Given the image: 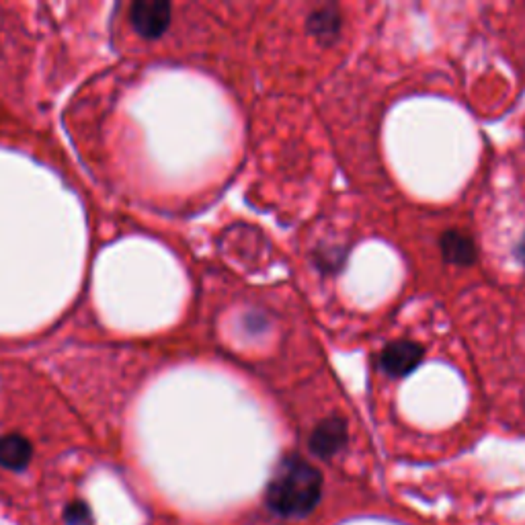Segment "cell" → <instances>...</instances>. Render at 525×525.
Segmentation results:
<instances>
[{
  "label": "cell",
  "instance_id": "5b68a950",
  "mask_svg": "<svg viewBox=\"0 0 525 525\" xmlns=\"http://www.w3.org/2000/svg\"><path fill=\"white\" fill-rule=\"evenodd\" d=\"M439 247H441L443 259L458 267H468L476 259L474 240L462 230H448L441 236Z\"/></svg>",
  "mask_w": 525,
  "mask_h": 525
},
{
  "label": "cell",
  "instance_id": "52a82bcc",
  "mask_svg": "<svg viewBox=\"0 0 525 525\" xmlns=\"http://www.w3.org/2000/svg\"><path fill=\"white\" fill-rule=\"evenodd\" d=\"M339 29H341V15L335 7L318 9L308 19V31L322 44L335 42Z\"/></svg>",
  "mask_w": 525,
  "mask_h": 525
},
{
  "label": "cell",
  "instance_id": "3957f363",
  "mask_svg": "<svg viewBox=\"0 0 525 525\" xmlns=\"http://www.w3.org/2000/svg\"><path fill=\"white\" fill-rule=\"evenodd\" d=\"M423 347L413 341H394L382 351V368L392 378H402L411 374L423 361Z\"/></svg>",
  "mask_w": 525,
  "mask_h": 525
},
{
  "label": "cell",
  "instance_id": "8992f818",
  "mask_svg": "<svg viewBox=\"0 0 525 525\" xmlns=\"http://www.w3.org/2000/svg\"><path fill=\"white\" fill-rule=\"evenodd\" d=\"M33 448L27 437L7 433L0 437V466L7 470H23L31 462Z\"/></svg>",
  "mask_w": 525,
  "mask_h": 525
},
{
  "label": "cell",
  "instance_id": "6da1fadb",
  "mask_svg": "<svg viewBox=\"0 0 525 525\" xmlns=\"http://www.w3.org/2000/svg\"><path fill=\"white\" fill-rule=\"evenodd\" d=\"M320 493V472L300 456H290L279 462L269 480L267 505L281 517H304L318 505Z\"/></svg>",
  "mask_w": 525,
  "mask_h": 525
},
{
  "label": "cell",
  "instance_id": "ba28073f",
  "mask_svg": "<svg viewBox=\"0 0 525 525\" xmlns=\"http://www.w3.org/2000/svg\"><path fill=\"white\" fill-rule=\"evenodd\" d=\"M64 519L68 525H91L93 517H91V509L87 503L83 501H74L66 507L64 511Z\"/></svg>",
  "mask_w": 525,
  "mask_h": 525
},
{
  "label": "cell",
  "instance_id": "277c9868",
  "mask_svg": "<svg viewBox=\"0 0 525 525\" xmlns=\"http://www.w3.org/2000/svg\"><path fill=\"white\" fill-rule=\"evenodd\" d=\"M347 443V423L341 417L322 421L310 435V450L318 458H333Z\"/></svg>",
  "mask_w": 525,
  "mask_h": 525
},
{
  "label": "cell",
  "instance_id": "9c48e42d",
  "mask_svg": "<svg viewBox=\"0 0 525 525\" xmlns=\"http://www.w3.org/2000/svg\"><path fill=\"white\" fill-rule=\"evenodd\" d=\"M519 255H521V257L525 255V242H523V245H521V249H519Z\"/></svg>",
  "mask_w": 525,
  "mask_h": 525
},
{
  "label": "cell",
  "instance_id": "7a4b0ae2",
  "mask_svg": "<svg viewBox=\"0 0 525 525\" xmlns=\"http://www.w3.org/2000/svg\"><path fill=\"white\" fill-rule=\"evenodd\" d=\"M134 29L146 39H158L171 25V5L165 0H138L130 11Z\"/></svg>",
  "mask_w": 525,
  "mask_h": 525
}]
</instances>
